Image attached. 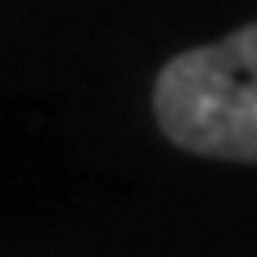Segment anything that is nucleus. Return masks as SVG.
I'll list each match as a JSON object with an SVG mask.
<instances>
[{"mask_svg":"<svg viewBox=\"0 0 257 257\" xmlns=\"http://www.w3.org/2000/svg\"><path fill=\"white\" fill-rule=\"evenodd\" d=\"M154 117L185 154L257 163V23L167 59L154 81Z\"/></svg>","mask_w":257,"mask_h":257,"instance_id":"nucleus-1","label":"nucleus"}]
</instances>
